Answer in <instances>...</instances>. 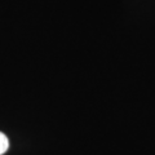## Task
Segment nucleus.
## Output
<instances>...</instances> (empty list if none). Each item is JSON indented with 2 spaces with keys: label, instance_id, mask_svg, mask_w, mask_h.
I'll return each mask as SVG.
<instances>
[{
  "label": "nucleus",
  "instance_id": "obj_1",
  "mask_svg": "<svg viewBox=\"0 0 155 155\" xmlns=\"http://www.w3.org/2000/svg\"><path fill=\"white\" fill-rule=\"evenodd\" d=\"M8 149H9V140L3 132H0V155H3Z\"/></svg>",
  "mask_w": 155,
  "mask_h": 155
}]
</instances>
